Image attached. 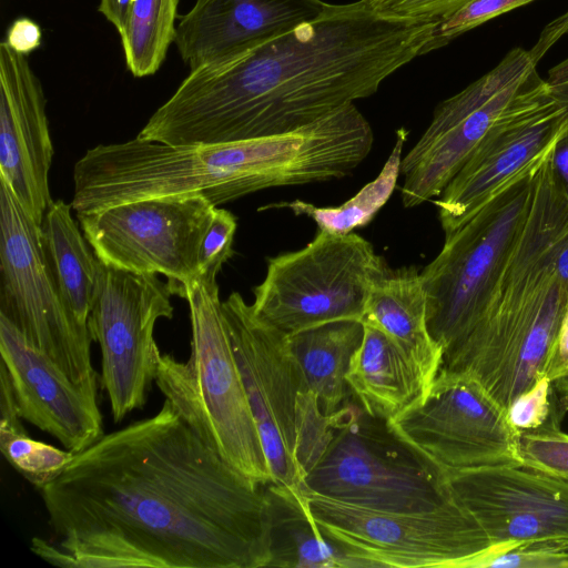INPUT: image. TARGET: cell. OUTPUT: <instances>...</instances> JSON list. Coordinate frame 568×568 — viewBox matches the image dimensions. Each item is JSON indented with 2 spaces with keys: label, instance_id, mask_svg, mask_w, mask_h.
<instances>
[{
  "label": "cell",
  "instance_id": "obj_8",
  "mask_svg": "<svg viewBox=\"0 0 568 568\" xmlns=\"http://www.w3.org/2000/svg\"><path fill=\"white\" fill-rule=\"evenodd\" d=\"M387 265L362 236L318 231L303 248L267 260L251 305L286 335L328 322L362 320L372 285Z\"/></svg>",
  "mask_w": 568,
  "mask_h": 568
},
{
  "label": "cell",
  "instance_id": "obj_33",
  "mask_svg": "<svg viewBox=\"0 0 568 568\" xmlns=\"http://www.w3.org/2000/svg\"><path fill=\"white\" fill-rule=\"evenodd\" d=\"M375 11L402 19L440 22L473 0H365Z\"/></svg>",
  "mask_w": 568,
  "mask_h": 568
},
{
  "label": "cell",
  "instance_id": "obj_4",
  "mask_svg": "<svg viewBox=\"0 0 568 568\" xmlns=\"http://www.w3.org/2000/svg\"><path fill=\"white\" fill-rule=\"evenodd\" d=\"M265 139L172 146L134 138L89 149L73 168L75 214L144 199L202 196L217 206L268 189Z\"/></svg>",
  "mask_w": 568,
  "mask_h": 568
},
{
  "label": "cell",
  "instance_id": "obj_30",
  "mask_svg": "<svg viewBox=\"0 0 568 568\" xmlns=\"http://www.w3.org/2000/svg\"><path fill=\"white\" fill-rule=\"evenodd\" d=\"M535 0H473L438 22L424 54L445 47L463 33L513 9Z\"/></svg>",
  "mask_w": 568,
  "mask_h": 568
},
{
  "label": "cell",
  "instance_id": "obj_26",
  "mask_svg": "<svg viewBox=\"0 0 568 568\" xmlns=\"http://www.w3.org/2000/svg\"><path fill=\"white\" fill-rule=\"evenodd\" d=\"M21 416L4 365L0 364V449L7 462L37 488L55 479L74 454L31 438Z\"/></svg>",
  "mask_w": 568,
  "mask_h": 568
},
{
  "label": "cell",
  "instance_id": "obj_39",
  "mask_svg": "<svg viewBox=\"0 0 568 568\" xmlns=\"http://www.w3.org/2000/svg\"><path fill=\"white\" fill-rule=\"evenodd\" d=\"M133 0H100L98 11L120 30Z\"/></svg>",
  "mask_w": 568,
  "mask_h": 568
},
{
  "label": "cell",
  "instance_id": "obj_10",
  "mask_svg": "<svg viewBox=\"0 0 568 568\" xmlns=\"http://www.w3.org/2000/svg\"><path fill=\"white\" fill-rule=\"evenodd\" d=\"M304 494L322 532L354 568H469L491 545L455 498L427 511H386Z\"/></svg>",
  "mask_w": 568,
  "mask_h": 568
},
{
  "label": "cell",
  "instance_id": "obj_38",
  "mask_svg": "<svg viewBox=\"0 0 568 568\" xmlns=\"http://www.w3.org/2000/svg\"><path fill=\"white\" fill-rule=\"evenodd\" d=\"M546 81L554 98L568 111V57L549 69Z\"/></svg>",
  "mask_w": 568,
  "mask_h": 568
},
{
  "label": "cell",
  "instance_id": "obj_17",
  "mask_svg": "<svg viewBox=\"0 0 568 568\" xmlns=\"http://www.w3.org/2000/svg\"><path fill=\"white\" fill-rule=\"evenodd\" d=\"M42 84L27 55L0 43V181L41 224L53 201L49 171L53 144Z\"/></svg>",
  "mask_w": 568,
  "mask_h": 568
},
{
  "label": "cell",
  "instance_id": "obj_12",
  "mask_svg": "<svg viewBox=\"0 0 568 568\" xmlns=\"http://www.w3.org/2000/svg\"><path fill=\"white\" fill-rule=\"evenodd\" d=\"M388 423L443 473L524 467L520 432L506 409L467 373L440 369L429 388Z\"/></svg>",
  "mask_w": 568,
  "mask_h": 568
},
{
  "label": "cell",
  "instance_id": "obj_5",
  "mask_svg": "<svg viewBox=\"0 0 568 568\" xmlns=\"http://www.w3.org/2000/svg\"><path fill=\"white\" fill-rule=\"evenodd\" d=\"M187 301L191 353L186 362L161 354L155 385L191 428L226 463L254 481H272L222 313L215 277L178 285Z\"/></svg>",
  "mask_w": 568,
  "mask_h": 568
},
{
  "label": "cell",
  "instance_id": "obj_40",
  "mask_svg": "<svg viewBox=\"0 0 568 568\" xmlns=\"http://www.w3.org/2000/svg\"><path fill=\"white\" fill-rule=\"evenodd\" d=\"M558 392L556 395L557 409L562 417L568 413V373L560 379L552 383Z\"/></svg>",
  "mask_w": 568,
  "mask_h": 568
},
{
  "label": "cell",
  "instance_id": "obj_3",
  "mask_svg": "<svg viewBox=\"0 0 568 568\" xmlns=\"http://www.w3.org/2000/svg\"><path fill=\"white\" fill-rule=\"evenodd\" d=\"M297 459L304 493L386 511H427L454 499L445 474L352 397L325 415L302 397Z\"/></svg>",
  "mask_w": 568,
  "mask_h": 568
},
{
  "label": "cell",
  "instance_id": "obj_14",
  "mask_svg": "<svg viewBox=\"0 0 568 568\" xmlns=\"http://www.w3.org/2000/svg\"><path fill=\"white\" fill-rule=\"evenodd\" d=\"M215 207L202 196L158 197L77 217L100 262L135 274H162L175 290L199 275V250Z\"/></svg>",
  "mask_w": 568,
  "mask_h": 568
},
{
  "label": "cell",
  "instance_id": "obj_31",
  "mask_svg": "<svg viewBox=\"0 0 568 568\" xmlns=\"http://www.w3.org/2000/svg\"><path fill=\"white\" fill-rule=\"evenodd\" d=\"M235 231V215L215 207L199 250V275L216 278L223 264L233 255Z\"/></svg>",
  "mask_w": 568,
  "mask_h": 568
},
{
  "label": "cell",
  "instance_id": "obj_29",
  "mask_svg": "<svg viewBox=\"0 0 568 568\" xmlns=\"http://www.w3.org/2000/svg\"><path fill=\"white\" fill-rule=\"evenodd\" d=\"M568 568V547L551 544L490 545L469 568Z\"/></svg>",
  "mask_w": 568,
  "mask_h": 568
},
{
  "label": "cell",
  "instance_id": "obj_21",
  "mask_svg": "<svg viewBox=\"0 0 568 568\" xmlns=\"http://www.w3.org/2000/svg\"><path fill=\"white\" fill-rule=\"evenodd\" d=\"M363 323V341L346 379L353 397L367 413L390 419L417 400L427 387L402 347L376 324Z\"/></svg>",
  "mask_w": 568,
  "mask_h": 568
},
{
  "label": "cell",
  "instance_id": "obj_20",
  "mask_svg": "<svg viewBox=\"0 0 568 568\" xmlns=\"http://www.w3.org/2000/svg\"><path fill=\"white\" fill-rule=\"evenodd\" d=\"M362 321L376 324L402 347L428 389L442 368L443 349L428 329L420 271L387 265L372 285Z\"/></svg>",
  "mask_w": 568,
  "mask_h": 568
},
{
  "label": "cell",
  "instance_id": "obj_35",
  "mask_svg": "<svg viewBox=\"0 0 568 568\" xmlns=\"http://www.w3.org/2000/svg\"><path fill=\"white\" fill-rule=\"evenodd\" d=\"M568 373V306L562 316L545 375L555 383Z\"/></svg>",
  "mask_w": 568,
  "mask_h": 568
},
{
  "label": "cell",
  "instance_id": "obj_23",
  "mask_svg": "<svg viewBox=\"0 0 568 568\" xmlns=\"http://www.w3.org/2000/svg\"><path fill=\"white\" fill-rule=\"evenodd\" d=\"M364 336L362 320H339L286 335L308 390L329 415L352 397L346 375Z\"/></svg>",
  "mask_w": 568,
  "mask_h": 568
},
{
  "label": "cell",
  "instance_id": "obj_1",
  "mask_svg": "<svg viewBox=\"0 0 568 568\" xmlns=\"http://www.w3.org/2000/svg\"><path fill=\"white\" fill-rule=\"evenodd\" d=\"M54 541L31 550L68 568H264L263 485L237 471L170 400L74 454L40 488Z\"/></svg>",
  "mask_w": 568,
  "mask_h": 568
},
{
  "label": "cell",
  "instance_id": "obj_18",
  "mask_svg": "<svg viewBox=\"0 0 568 568\" xmlns=\"http://www.w3.org/2000/svg\"><path fill=\"white\" fill-rule=\"evenodd\" d=\"M0 354L22 419L73 454L104 435L98 397L74 385L1 314Z\"/></svg>",
  "mask_w": 568,
  "mask_h": 568
},
{
  "label": "cell",
  "instance_id": "obj_13",
  "mask_svg": "<svg viewBox=\"0 0 568 568\" xmlns=\"http://www.w3.org/2000/svg\"><path fill=\"white\" fill-rule=\"evenodd\" d=\"M222 313L272 481L302 490L297 449L301 398L308 388L286 334L258 317L239 292L222 301Z\"/></svg>",
  "mask_w": 568,
  "mask_h": 568
},
{
  "label": "cell",
  "instance_id": "obj_2",
  "mask_svg": "<svg viewBox=\"0 0 568 568\" xmlns=\"http://www.w3.org/2000/svg\"><path fill=\"white\" fill-rule=\"evenodd\" d=\"M437 22L327 3L312 21L181 82L136 135L172 146L294 131L359 99L423 55Z\"/></svg>",
  "mask_w": 568,
  "mask_h": 568
},
{
  "label": "cell",
  "instance_id": "obj_11",
  "mask_svg": "<svg viewBox=\"0 0 568 568\" xmlns=\"http://www.w3.org/2000/svg\"><path fill=\"white\" fill-rule=\"evenodd\" d=\"M172 294V284L155 274L99 263L88 329L101 349L100 383L114 423L143 408L148 400L161 355L154 327L160 318L173 317Z\"/></svg>",
  "mask_w": 568,
  "mask_h": 568
},
{
  "label": "cell",
  "instance_id": "obj_16",
  "mask_svg": "<svg viewBox=\"0 0 568 568\" xmlns=\"http://www.w3.org/2000/svg\"><path fill=\"white\" fill-rule=\"evenodd\" d=\"M567 125L568 111L555 99L494 128L434 201L445 235L538 161Z\"/></svg>",
  "mask_w": 568,
  "mask_h": 568
},
{
  "label": "cell",
  "instance_id": "obj_9",
  "mask_svg": "<svg viewBox=\"0 0 568 568\" xmlns=\"http://www.w3.org/2000/svg\"><path fill=\"white\" fill-rule=\"evenodd\" d=\"M0 314L74 385L98 397L87 325L60 294L42 246L41 229L0 181Z\"/></svg>",
  "mask_w": 568,
  "mask_h": 568
},
{
  "label": "cell",
  "instance_id": "obj_15",
  "mask_svg": "<svg viewBox=\"0 0 568 568\" xmlns=\"http://www.w3.org/2000/svg\"><path fill=\"white\" fill-rule=\"evenodd\" d=\"M453 497L490 544L568 547V480L526 467L444 471Z\"/></svg>",
  "mask_w": 568,
  "mask_h": 568
},
{
  "label": "cell",
  "instance_id": "obj_32",
  "mask_svg": "<svg viewBox=\"0 0 568 568\" xmlns=\"http://www.w3.org/2000/svg\"><path fill=\"white\" fill-rule=\"evenodd\" d=\"M555 402L552 382L544 375L511 403L508 419L519 432L535 429L548 419Z\"/></svg>",
  "mask_w": 568,
  "mask_h": 568
},
{
  "label": "cell",
  "instance_id": "obj_19",
  "mask_svg": "<svg viewBox=\"0 0 568 568\" xmlns=\"http://www.w3.org/2000/svg\"><path fill=\"white\" fill-rule=\"evenodd\" d=\"M323 0H196L174 43L190 71L239 58L317 18Z\"/></svg>",
  "mask_w": 568,
  "mask_h": 568
},
{
  "label": "cell",
  "instance_id": "obj_27",
  "mask_svg": "<svg viewBox=\"0 0 568 568\" xmlns=\"http://www.w3.org/2000/svg\"><path fill=\"white\" fill-rule=\"evenodd\" d=\"M179 0H133L119 31L126 69L135 78L154 74L175 38Z\"/></svg>",
  "mask_w": 568,
  "mask_h": 568
},
{
  "label": "cell",
  "instance_id": "obj_36",
  "mask_svg": "<svg viewBox=\"0 0 568 568\" xmlns=\"http://www.w3.org/2000/svg\"><path fill=\"white\" fill-rule=\"evenodd\" d=\"M549 162L552 178L561 194L568 200V125L552 145Z\"/></svg>",
  "mask_w": 568,
  "mask_h": 568
},
{
  "label": "cell",
  "instance_id": "obj_7",
  "mask_svg": "<svg viewBox=\"0 0 568 568\" xmlns=\"http://www.w3.org/2000/svg\"><path fill=\"white\" fill-rule=\"evenodd\" d=\"M529 50H510L457 94L440 102L414 146L402 158L406 209L438 197L481 140L497 125L555 98Z\"/></svg>",
  "mask_w": 568,
  "mask_h": 568
},
{
  "label": "cell",
  "instance_id": "obj_25",
  "mask_svg": "<svg viewBox=\"0 0 568 568\" xmlns=\"http://www.w3.org/2000/svg\"><path fill=\"white\" fill-rule=\"evenodd\" d=\"M406 132L400 130L394 148L379 174L348 201L338 206H316L302 200L268 204L265 209H287L295 215L313 220L318 231L347 235L367 225L393 194L400 174Z\"/></svg>",
  "mask_w": 568,
  "mask_h": 568
},
{
  "label": "cell",
  "instance_id": "obj_34",
  "mask_svg": "<svg viewBox=\"0 0 568 568\" xmlns=\"http://www.w3.org/2000/svg\"><path fill=\"white\" fill-rule=\"evenodd\" d=\"M7 44L14 51L29 55L41 44L42 31L37 22L22 17L16 19L7 30Z\"/></svg>",
  "mask_w": 568,
  "mask_h": 568
},
{
  "label": "cell",
  "instance_id": "obj_37",
  "mask_svg": "<svg viewBox=\"0 0 568 568\" xmlns=\"http://www.w3.org/2000/svg\"><path fill=\"white\" fill-rule=\"evenodd\" d=\"M568 33V9L557 18L548 22L541 30L537 41L529 50L534 61L539 62L540 59L550 50V48Z\"/></svg>",
  "mask_w": 568,
  "mask_h": 568
},
{
  "label": "cell",
  "instance_id": "obj_28",
  "mask_svg": "<svg viewBox=\"0 0 568 568\" xmlns=\"http://www.w3.org/2000/svg\"><path fill=\"white\" fill-rule=\"evenodd\" d=\"M555 402L548 419L539 427L520 432L524 467L568 480V434L560 428Z\"/></svg>",
  "mask_w": 568,
  "mask_h": 568
},
{
  "label": "cell",
  "instance_id": "obj_24",
  "mask_svg": "<svg viewBox=\"0 0 568 568\" xmlns=\"http://www.w3.org/2000/svg\"><path fill=\"white\" fill-rule=\"evenodd\" d=\"M72 205L52 201L40 224L45 258L65 304L88 326L99 263L71 215Z\"/></svg>",
  "mask_w": 568,
  "mask_h": 568
},
{
  "label": "cell",
  "instance_id": "obj_6",
  "mask_svg": "<svg viewBox=\"0 0 568 568\" xmlns=\"http://www.w3.org/2000/svg\"><path fill=\"white\" fill-rule=\"evenodd\" d=\"M547 152L445 235L440 252L420 271L427 325L443 359L467 338L486 311L521 235L537 170Z\"/></svg>",
  "mask_w": 568,
  "mask_h": 568
},
{
  "label": "cell",
  "instance_id": "obj_22",
  "mask_svg": "<svg viewBox=\"0 0 568 568\" xmlns=\"http://www.w3.org/2000/svg\"><path fill=\"white\" fill-rule=\"evenodd\" d=\"M267 545L266 567L354 568L316 524L305 494L270 481L263 485Z\"/></svg>",
  "mask_w": 568,
  "mask_h": 568
}]
</instances>
